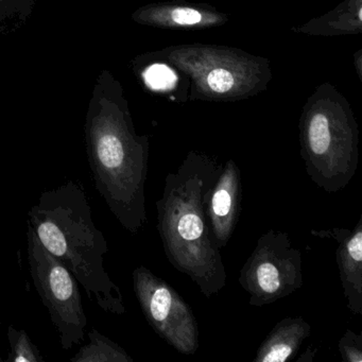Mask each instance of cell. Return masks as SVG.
I'll list each match as a JSON object with an SVG mask.
<instances>
[{
  "instance_id": "cell-1",
  "label": "cell",
  "mask_w": 362,
  "mask_h": 362,
  "mask_svg": "<svg viewBox=\"0 0 362 362\" xmlns=\"http://www.w3.org/2000/svg\"><path fill=\"white\" fill-rule=\"evenodd\" d=\"M223 165L205 153L190 151L165 179L156 201L158 230L173 268L187 275L205 298L226 286V269L206 218V202Z\"/></svg>"
},
{
  "instance_id": "cell-2",
  "label": "cell",
  "mask_w": 362,
  "mask_h": 362,
  "mask_svg": "<svg viewBox=\"0 0 362 362\" xmlns=\"http://www.w3.org/2000/svg\"><path fill=\"white\" fill-rule=\"evenodd\" d=\"M28 223L42 245L58 258L105 313L124 315L120 288L105 270L109 252L105 235L95 226L83 186L69 181L45 190L28 211Z\"/></svg>"
},
{
  "instance_id": "cell-3",
  "label": "cell",
  "mask_w": 362,
  "mask_h": 362,
  "mask_svg": "<svg viewBox=\"0 0 362 362\" xmlns=\"http://www.w3.org/2000/svg\"><path fill=\"white\" fill-rule=\"evenodd\" d=\"M298 129L309 179L328 194L344 189L359 163V129L347 99L332 84L317 86L303 107Z\"/></svg>"
},
{
  "instance_id": "cell-4",
  "label": "cell",
  "mask_w": 362,
  "mask_h": 362,
  "mask_svg": "<svg viewBox=\"0 0 362 362\" xmlns=\"http://www.w3.org/2000/svg\"><path fill=\"white\" fill-rule=\"evenodd\" d=\"M149 153V139L135 134L124 118L93 127L88 135V163L95 186L122 228L133 235L147 222Z\"/></svg>"
},
{
  "instance_id": "cell-5",
  "label": "cell",
  "mask_w": 362,
  "mask_h": 362,
  "mask_svg": "<svg viewBox=\"0 0 362 362\" xmlns=\"http://www.w3.org/2000/svg\"><path fill=\"white\" fill-rule=\"evenodd\" d=\"M154 56L187 78L194 101L245 100L264 92L272 80L268 59L230 46L181 44Z\"/></svg>"
},
{
  "instance_id": "cell-6",
  "label": "cell",
  "mask_w": 362,
  "mask_h": 362,
  "mask_svg": "<svg viewBox=\"0 0 362 362\" xmlns=\"http://www.w3.org/2000/svg\"><path fill=\"white\" fill-rule=\"evenodd\" d=\"M27 256L35 289L47 307L60 337L61 347L69 351L86 338L88 317L82 305L80 284L73 273L54 257L27 226Z\"/></svg>"
},
{
  "instance_id": "cell-7",
  "label": "cell",
  "mask_w": 362,
  "mask_h": 362,
  "mask_svg": "<svg viewBox=\"0 0 362 362\" xmlns=\"http://www.w3.org/2000/svg\"><path fill=\"white\" fill-rule=\"evenodd\" d=\"M238 281L252 306L277 302L303 287V253L293 247L287 233L269 230L258 238Z\"/></svg>"
},
{
  "instance_id": "cell-8",
  "label": "cell",
  "mask_w": 362,
  "mask_h": 362,
  "mask_svg": "<svg viewBox=\"0 0 362 362\" xmlns=\"http://www.w3.org/2000/svg\"><path fill=\"white\" fill-rule=\"evenodd\" d=\"M132 276L135 296L154 332L180 354H196L200 346V330L187 302L146 267H137Z\"/></svg>"
},
{
  "instance_id": "cell-9",
  "label": "cell",
  "mask_w": 362,
  "mask_h": 362,
  "mask_svg": "<svg viewBox=\"0 0 362 362\" xmlns=\"http://www.w3.org/2000/svg\"><path fill=\"white\" fill-rule=\"evenodd\" d=\"M243 187L240 169L234 160L222 167L219 177L209 192L206 218L216 245L226 247L234 235L243 211Z\"/></svg>"
},
{
  "instance_id": "cell-10",
  "label": "cell",
  "mask_w": 362,
  "mask_h": 362,
  "mask_svg": "<svg viewBox=\"0 0 362 362\" xmlns=\"http://www.w3.org/2000/svg\"><path fill=\"white\" fill-rule=\"evenodd\" d=\"M141 24L167 30H206L223 26L228 14L205 4L173 0L144 7L135 16Z\"/></svg>"
},
{
  "instance_id": "cell-11",
  "label": "cell",
  "mask_w": 362,
  "mask_h": 362,
  "mask_svg": "<svg viewBox=\"0 0 362 362\" xmlns=\"http://www.w3.org/2000/svg\"><path fill=\"white\" fill-rule=\"evenodd\" d=\"M311 234L336 241L337 264L347 308L353 315H362V217L353 230L334 228L313 230Z\"/></svg>"
},
{
  "instance_id": "cell-12",
  "label": "cell",
  "mask_w": 362,
  "mask_h": 362,
  "mask_svg": "<svg viewBox=\"0 0 362 362\" xmlns=\"http://www.w3.org/2000/svg\"><path fill=\"white\" fill-rule=\"evenodd\" d=\"M310 324L303 317H285L260 343L253 362H286L293 360L310 336Z\"/></svg>"
},
{
  "instance_id": "cell-13",
  "label": "cell",
  "mask_w": 362,
  "mask_h": 362,
  "mask_svg": "<svg viewBox=\"0 0 362 362\" xmlns=\"http://www.w3.org/2000/svg\"><path fill=\"white\" fill-rule=\"evenodd\" d=\"M292 31L313 37H343L362 33V0H343L327 13L311 18Z\"/></svg>"
},
{
  "instance_id": "cell-14",
  "label": "cell",
  "mask_w": 362,
  "mask_h": 362,
  "mask_svg": "<svg viewBox=\"0 0 362 362\" xmlns=\"http://www.w3.org/2000/svg\"><path fill=\"white\" fill-rule=\"evenodd\" d=\"M90 343L80 347L79 351L71 358V362H132L133 358L117 343L90 329L88 334Z\"/></svg>"
},
{
  "instance_id": "cell-15",
  "label": "cell",
  "mask_w": 362,
  "mask_h": 362,
  "mask_svg": "<svg viewBox=\"0 0 362 362\" xmlns=\"http://www.w3.org/2000/svg\"><path fill=\"white\" fill-rule=\"evenodd\" d=\"M8 339L10 342V353L7 361L12 362H44L43 356L37 345L31 341L24 329H16L14 326L8 327Z\"/></svg>"
},
{
  "instance_id": "cell-16",
  "label": "cell",
  "mask_w": 362,
  "mask_h": 362,
  "mask_svg": "<svg viewBox=\"0 0 362 362\" xmlns=\"http://www.w3.org/2000/svg\"><path fill=\"white\" fill-rule=\"evenodd\" d=\"M182 74L177 71L173 65L164 62V61L158 60V64L152 65L145 74V80L148 86L153 90H160L166 93V86H173L179 81Z\"/></svg>"
},
{
  "instance_id": "cell-17",
  "label": "cell",
  "mask_w": 362,
  "mask_h": 362,
  "mask_svg": "<svg viewBox=\"0 0 362 362\" xmlns=\"http://www.w3.org/2000/svg\"><path fill=\"white\" fill-rule=\"evenodd\" d=\"M339 353L344 362H362V336L345 330L338 343Z\"/></svg>"
},
{
  "instance_id": "cell-18",
  "label": "cell",
  "mask_w": 362,
  "mask_h": 362,
  "mask_svg": "<svg viewBox=\"0 0 362 362\" xmlns=\"http://www.w3.org/2000/svg\"><path fill=\"white\" fill-rule=\"evenodd\" d=\"M354 60H355L356 65V71H357L358 77L361 80L362 78V50H358L356 52L355 57H354Z\"/></svg>"
},
{
  "instance_id": "cell-19",
  "label": "cell",
  "mask_w": 362,
  "mask_h": 362,
  "mask_svg": "<svg viewBox=\"0 0 362 362\" xmlns=\"http://www.w3.org/2000/svg\"><path fill=\"white\" fill-rule=\"evenodd\" d=\"M0 361H4L3 358L0 357Z\"/></svg>"
}]
</instances>
